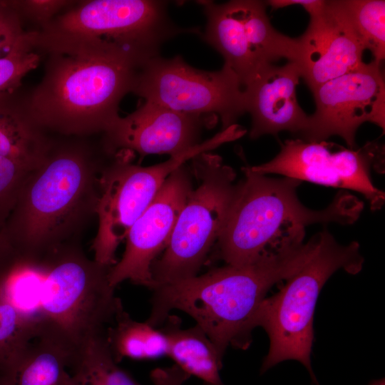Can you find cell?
I'll use <instances>...</instances> for the list:
<instances>
[{
  "label": "cell",
  "mask_w": 385,
  "mask_h": 385,
  "mask_svg": "<svg viewBox=\"0 0 385 385\" xmlns=\"http://www.w3.org/2000/svg\"><path fill=\"white\" fill-rule=\"evenodd\" d=\"M198 3L206 17L204 31L199 33L200 37L222 55L224 64L235 73L243 88L275 61L286 58L299 63V38L285 36L272 26L265 1Z\"/></svg>",
  "instance_id": "30bf717a"
},
{
  "label": "cell",
  "mask_w": 385,
  "mask_h": 385,
  "mask_svg": "<svg viewBox=\"0 0 385 385\" xmlns=\"http://www.w3.org/2000/svg\"><path fill=\"white\" fill-rule=\"evenodd\" d=\"M190 376L175 364L168 368H158L151 372L155 385H183Z\"/></svg>",
  "instance_id": "f1b7e54d"
},
{
  "label": "cell",
  "mask_w": 385,
  "mask_h": 385,
  "mask_svg": "<svg viewBox=\"0 0 385 385\" xmlns=\"http://www.w3.org/2000/svg\"><path fill=\"white\" fill-rule=\"evenodd\" d=\"M215 256L226 265H244L283 256L302 245L305 227L314 223L351 225L363 202L349 192H339L321 210L305 207L297 197L301 181L275 178L242 168Z\"/></svg>",
  "instance_id": "277c9868"
},
{
  "label": "cell",
  "mask_w": 385,
  "mask_h": 385,
  "mask_svg": "<svg viewBox=\"0 0 385 385\" xmlns=\"http://www.w3.org/2000/svg\"><path fill=\"white\" fill-rule=\"evenodd\" d=\"M24 31L23 19L14 1H0V58L11 51Z\"/></svg>",
  "instance_id": "83f0119b"
},
{
  "label": "cell",
  "mask_w": 385,
  "mask_h": 385,
  "mask_svg": "<svg viewBox=\"0 0 385 385\" xmlns=\"http://www.w3.org/2000/svg\"><path fill=\"white\" fill-rule=\"evenodd\" d=\"M190 162L197 186L179 214L163 255L153 263V289L197 275L222 231L234 198L236 173L220 156L205 152Z\"/></svg>",
  "instance_id": "52a82bcc"
},
{
  "label": "cell",
  "mask_w": 385,
  "mask_h": 385,
  "mask_svg": "<svg viewBox=\"0 0 385 385\" xmlns=\"http://www.w3.org/2000/svg\"><path fill=\"white\" fill-rule=\"evenodd\" d=\"M227 142L225 133L220 132L185 153L148 167L133 163L134 153L130 151L114 153L103 168L100 180L96 210L98 229L91 247L94 260L107 266L114 265L118 245L168 177L197 155Z\"/></svg>",
  "instance_id": "ba28073f"
},
{
  "label": "cell",
  "mask_w": 385,
  "mask_h": 385,
  "mask_svg": "<svg viewBox=\"0 0 385 385\" xmlns=\"http://www.w3.org/2000/svg\"><path fill=\"white\" fill-rule=\"evenodd\" d=\"M70 358L49 339L38 336L16 369L0 378L5 385H77Z\"/></svg>",
  "instance_id": "ffe728a7"
},
{
  "label": "cell",
  "mask_w": 385,
  "mask_h": 385,
  "mask_svg": "<svg viewBox=\"0 0 385 385\" xmlns=\"http://www.w3.org/2000/svg\"><path fill=\"white\" fill-rule=\"evenodd\" d=\"M319 233V241L309 259L282 287L266 297L253 318L254 329L262 327L270 339V349L261 373L286 360L302 363L314 383L319 385L311 366L314 339V313L322 288L337 271L355 274L363 266L359 245H341L327 229Z\"/></svg>",
  "instance_id": "8992f818"
},
{
  "label": "cell",
  "mask_w": 385,
  "mask_h": 385,
  "mask_svg": "<svg viewBox=\"0 0 385 385\" xmlns=\"http://www.w3.org/2000/svg\"><path fill=\"white\" fill-rule=\"evenodd\" d=\"M160 329L167 341V354L187 374L202 380L205 385H223L220 376L222 358L204 331L197 325L181 327L180 319L168 315Z\"/></svg>",
  "instance_id": "ac0fdd59"
},
{
  "label": "cell",
  "mask_w": 385,
  "mask_h": 385,
  "mask_svg": "<svg viewBox=\"0 0 385 385\" xmlns=\"http://www.w3.org/2000/svg\"><path fill=\"white\" fill-rule=\"evenodd\" d=\"M37 334L36 319L20 312L0 293V378L16 369Z\"/></svg>",
  "instance_id": "603a6c76"
},
{
  "label": "cell",
  "mask_w": 385,
  "mask_h": 385,
  "mask_svg": "<svg viewBox=\"0 0 385 385\" xmlns=\"http://www.w3.org/2000/svg\"><path fill=\"white\" fill-rule=\"evenodd\" d=\"M0 385H5L3 380L0 379Z\"/></svg>",
  "instance_id": "d6a6232c"
},
{
  "label": "cell",
  "mask_w": 385,
  "mask_h": 385,
  "mask_svg": "<svg viewBox=\"0 0 385 385\" xmlns=\"http://www.w3.org/2000/svg\"><path fill=\"white\" fill-rule=\"evenodd\" d=\"M324 0H270L265 1L266 5L272 9H282L291 5L302 6L309 14L319 9Z\"/></svg>",
  "instance_id": "4dcf8cb0"
},
{
  "label": "cell",
  "mask_w": 385,
  "mask_h": 385,
  "mask_svg": "<svg viewBox=\"0 0 385 385\" xmlns=\"http://www.w3.org/2000/svg\"><path fill=\"white\" fill-rule=\"evenodd\" d=\"M310 21L299 37L302 78L311 91L327 81L364 64V41L344 0L324 1L309 14Z\"/></svg>",
  "instance_id": "2e32d148"
},
{
  "label": "cell",
  "mask_w": 385,
  "mask_h": 385,
  "mask_svg": "<svg viewBox=\"0 0 385 385\" xmlns=\"http://www.w3.org/2000/svg\"><path fill=\"white\" fill-rule=\"evenodd\" d=\"M35 168L0 155V233L24 183Z\"/></svg>",
  "instance_id": "484cf974"
},
{
  "label": "cell",
  "mask_w": 385,
  "mask_h": 385,
  "mask_svg": "<svg viewBox=\"0 0 385 385\" xmlns=\"http://www.w3.org/2000/svg\"><path fill=\"white\" fill-rule=\"evenodd\" d=\"M14 2L23 20L27 19L41 28L60 14L61 11L73 5L76 1L23 0Z\"/></svg>",
  "instance_id": "4316f807"
},
{
  "label": "cell",
  "mask_w": 385,
  "mask_h": 385,
  "mask_svg": "<svg viewBox=\"0 0 385 385\" xmlns=\"http://www.w3.org/2000/svg\"><path fill=\"white\" fill-rule=\"evenodd\" d=\"M167 2L155 0H91L76 1L36 30L39 39L101 38L158 56L160 46L195 29L176 26Z\"/></svg>",
  "instance_id": "9c48e42d"
},
{
  "label": "cell",
  "mask_w": 385,
  "mask_h": 385,
  "mask_svg": "<svg viewBox=\"0 0 385 385\" xmlns=\"http://www.w3.org/2000/svg\"><path fill=\"white\" fill-rule=\"evenodd\" d=\"M384 146L376 142L346 149L326 141L295 138L285 140L271 160L250 168L260 174H279L301 182L356 191L366 198L372 210H376L382 207L385 196L374 185L371 170L384 171Z\"/></svg>",
  "instance_id": "7c38bea8"
},
{
  "label": "cell",
  "mask_w": 385,
  "mask_h": 385,
  "mask_svg": "<svg viewBox=\"0 0 385 385\" xmlns=\"http://www.w3.org/2000/svg\"><path fill=\"white\" fill-rule=\"evenodd\" d=\"M192 178L185 163L177 168L131 226L125 238L123 255L110 270L109 282L113 287L129 280L153 288L151 267L168 243L179 214L194 188Z\"/></svg>",
  "instance_id": "5bb4252c"
},
{
  "label": "cell",
  "mask_w": 385,
  "mask_h": 385,
  "mask_svg": "<svg viewBox=\"0 0 385 385\" xmlns=\"http://www.w3.org/2000/svg\"><path fill=\"white\" fill-rule=\"evenodd\" d=\"M217 118L180 113L144 101L135 111L120 116L101 139L110 155L127 150L142 157L150 154L172 157L200 143L204 127L210 128Z\"/></svg>",
  "instance_id": "9a60e30c"
},
{
  "label": "cell",
  "mask_w": 385,
  "mask_h": 385,
  "mask_svg": "<svg viewBox=\"0 0 385 385\" xmlns=\"http://www.w3.org/2000/svg\"><path fill=\"white\" fill-rule=\"evenodd\" d=\"M300 78L299 66L287 61L281 66L267 65L245 86L246 112L252 120L250 138L266 134L276 135L284 130L297 138L305 130L308 115L296 96Z\"/></svg>",
  "instance_id": "e0dca14e"
},
{
  "label": "cell",
  "mask_w": 385,
  "mask_h": 385,
  "mask_svg": "<svg viewBox=\"0 0 385 385\" xmlns=\"http://www.w3.org/2000/svg\"><path fill=\"white\" fill-rule=\"evenodd\" d=\"M36 30L25 31L0 58V99L16 93L23 78L41 63L43 54L36 45Z\"/></svg>",
  "instance_id": "cb8c5ba5"
},
{
  "label": "cell",
  "mask_w": 385,
  "mask_h": 385,
  "mask_svg": "<svg viewBox=\"0 0 385 385\" xmlns=\"http://www.w3.org/2000/svg\"><path fill=\"white\" fill-rule=\"evenodd\" d=\"M110 350L118 362L124 357L153 359L167 354L166 338L160 329L133 319L122 306L106 330Z\"/></svg>",
  "instance_id": "44dd1931"
},
{
  "label": "cell",
  "mask_w": 385,
  "mask_h": 385,
  "mask_svg": "<svg viewBox=\"0 0 385 385\" xmlns=\"http://www.w3.org/2000/svg\"><path fill=\"white\" fill-rule=\"evenodd\" d=\"M15 96L0 99V155L36 167L45 156L53 135L29 118L22 97Z\"/></svg>",
  "instance_id": "d6986e66"
},
{
  "label": "cell",
  "mask_w": 385,
  "mask_h": 385,
  "mask_svg": "<svg viewBox=\"0 0 385 385\" xmlns=\"http://www.w3.org/2000/svg\"><path fill=\"white\" fill-rule=\"evenodd\" d=\"M94 137L53 135L28 175L0 233L21 262L41 267L61 249L81 243L112 157Z\"/></svg>",
  "instance_id": "7a4b0ae2"
},
{
  "label": "cell",
  "mask_w": 385,
  "mask_h": 385,
  "mask_svg": "<svg viewBox=\"0 0 385 385\" xmlns=\"http://www.w3.org/2000/svg\"><path fill=\"white\" fill-rule=\"evenodd\" d=\"M353 23L374 61L385 58V1L344 0Z\"/></svg>",
  "instance_id": "d4e9b609"
},
{
  "label": "cell",
  "mask_w": 385,
  "mask_h": 385,
  "mask_svg": "<svg viewBox=\"0 0 385 385\" xmlns=\"http://www.w3.org/2000/svg\"><path fill=\"white\" fill-rule=\"evenodd\" d=\"M369 385H385V381L384 378L378 379V380H374L372 382H371Z\"/></svg>",
  "instance_id": "1f68e13d"
},
{
  "label": "cell",
  "mask_w": 385,
  "mask_h": 385,
  "mask_svg": "<svg viewBox=\"0 0 385 385\" xmlns=\"http://www.w3.org/2000/svg\"><path fill=\"white\" fill-rule=\"evenodd\" d=\"M133 93L178 112L219 117L222 130L247 113L244 88L230 67L224 64L219 71H202L180 56L164 58L159 55L148 60Z\"/></svg>",
  "instance_id": "8fae6325"
},
{
  "label": "cell",
  "mask_w": 385,
  "mask_h": 385,
  "mask_svg": "<svg viewBox=\"0 0 385 385\" xmlns=\"http://www.w3.org/2000/svg\"><path fill=\"white\" fill-rule=\"evenodd\" d=\"M70 369L77 385H140L120 369L106 332L92 337L75 356Z\"/></svg>",
  "instance_id": "7402d4cb"
},
{
  "label": "cell",
  "mask_w": 385,
  "mask_h": 385,
  "mask_svg": "<svg viewBox=\"0 0 385 385\" xmlns=\"http://www.w3.org/2000/svg\"><path fill=\"white\" fill-rule=\"evenodd\" d=\"M17 260L12 248L0 235V285Z\"/></svg>",
  "instance_id": "f546056e"
},
{
  "label": "cell",
  "mask_w": 385,
  "mask_h": 385,
  "mask_svg": "<svg viewBox=\"0 0 385 385\" xmlns=\"http://www.w3.org/2000/svg\"><path fill=\"white\" fill-rule=\"evenodd\" d=\"M318 240L316 234L279 257L244 265H226L155 288L146 322L155 327L171 311L180 310L195 321L222 358L230 346L245 349L252 341L254 316L267 292L303 266Z\"/></svg>",
  "instance_id": "3957f363"
},
{
  "label": "cell",
  "mask_w": 385,
  "mask_h": 385,
  "mask_svg": "<svg viewBox=\"0 0 385 385\" xmlns=\"http://www.w3.org/2000/svg\"><path fill=\"white\" fill-rule=\"evenodd\" d=\"M316 109L297 138L307 142L342 138L355 148L356 132L370 122L385 128V83L381 64L364 63L357 69L331 79L312 91Z\"/></svg>",
  "instance_id": "4fadbf2b"
},
{
  "label": "cell",
  "mask_w": 385,
  "mask_h": 385,
  "mask_svg": "<svg viewBox=\"0 0 385 385\" xmlns=\"http://www.w3.org/2000/svg\"><path fill=\"white\" fill-rule=\"evenodd\" d=\"M36 44L46 56L39 83L22 96L29 118L51 135L93 137L120 117L143 65L153 58L101 38H56Z\"/></svg>",
  "instance_id": "6da1fadb"
},
{
  "label": "cell",
  "mask_w": 385,
  "mask_h": 385,
  "mask_svg": "<svg viewBox=\"0 0 385 385\" xmlns=\"http://www.w3.org/2000/svg\"><path fill=\"white\" fill-rule=\"evenodd\" d=\"M111 267L88 258L81 243L61 249L42 267L37 337L61 348L71 364L92 337L106 332L123 306L109 282Z\"/></svg>",
  "instance_id": "5b68a950"
}]
</instances>
